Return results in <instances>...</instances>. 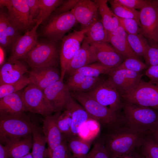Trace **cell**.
Listing matches in <instances>:
<instances>
[{
	"label": "cell",
	"mask_w": 158,
	"mask_h": 158,
	"mask_svg": "<svg viewBox=\"0 0 158 158\" xmlns=\"http://www.w3.org/2000/svg\"><path fill=\"white\" fill-rule=\"evenodd\" d=\"M145 134L128 127L118 128L108 136L105 148L110 158H119L134 151L142 146Z\"/></svg>",
	"instance_id": "obj_1"
},
{
	"label": "cell",
	"mask_w": 158,
	"mask_h": 158,
	"mask_svg": "<svg viewBox=\"0 0 158 158\" xmlns=\"http://www.w3.org/2000/svg\"><path fill=\"white\" fill-rule=\"evenodd\" d=\"M72 97L78 101L93 119L100 124L114 128L125 122L124 117L117 112L100 104L86 92H71Z\"/></svg>",
	"instance_id": "obj_2"
},
{
	"label": "cell",
	"mask_w": 158,
	"mask_h": 158,
	"mask_svg": "<svg viewBox=\"0 0 158 158\" xmlns=\"http://www.w3.org/2000/svg\"><path fill=\"white\" fill-rule=\"evenodd\" d=\"M123 107L125 122L135 131L149 134L158 124V112L152 108L128 102Z\"/></svg>",
	"instance_id": "obj_3"
},
{
	"label": "cell",
	"mask_w": 158,
	"mask_h": 158,
	"mask_svg": "<svg viewBox=\"0 0 158 158\" xmlns=\"http://www.w3.org/2000/svg\"><path fill=\"white\" fill-rule=\"evenodd\" d=\"M32 117L25 113L17 116H0V143L5 145L32 133Z\"/></svg>",
	"instance_id": "obj_4"
},
{
	"label": "cell",
	"mask_w": 158,
	"mask_h": 158,
	"mask_svg": "<svg viewBox=\"0 0 158 158\" xmlns=\"http://www.w3.org/2000/svg\"><path fill=\"white\" fill-rule=\"evenodd\" d=\"M127 102L158 110V80L140 81L121 95Z\"/></svg>",
	"instance_id": "obj_5"
},
{
	"label": "cell",
	"mask_w": 158,
	"mask_h": 158,
	"mask_svg": "<svg viewBox=\"0 0 158 158\" xmlns=\"http://www.w3.org/2000/svg\"><path fill=\"white\" fill-rule=\"evenodd\" d=\"M58 50L53 41L38 42L24 59L31 69L45 67H56Z\"/></svg>",
	"instance_id": "obj_6"
},
{
	"label": "cell",
	"mask_w": 158,
	"mask_h": 158,
	"mask_svg": "<svg viewBox=\"0 0 158 158\" xmlns=\"http://www.w3.org/2000/svg\"><path fill=\"white\" fill-rule=\"evenodd\" d=\"M89 28L80 31L75 30L61 40L60 53L61 79L63 80L70 62L80 49Z\"/></svg>",
	"instance_id": "obj_7"
},
{
	"label": "cell",
	"mask_w": 158,
	"mask_h": 158,
	"mask_svg": "<svg viewBox=\"0 0 158 158\" xmlns=\"http://www.w3.org/2000/svg\"><path fill=\"white\" fill-rule=\"evenodd\" d=\"M25 111L40 114L44 117L54 112L44 90L31 83L23 91Z\"/></svg>",
	"instance_id": "obj_8"
},
{
	"label": "cell",
	"mask_w": 158,
	"mask_h": 158,
	"mask_svg": "<svg viewBox=\"0 0 158 158\" xmlns=\"http://www.w3.org/2000/svg\"><path fill=\"white\" fill-rule=\"evenodd\" d=\"M73 9L54 16L44 27L43 32L44 36L55 42L62 40L66 33L77 22Z\"/></svg>",
	"instance_id": "obj_9"
},
{
	"label": "cell",
	"mask_w": 158,
	"mask_h": 158,
	"mask_svg": "<svg viewBox=\"0 0 158 158\" xmlns=\"http://www.w3.org/2000/svg\"><path fill=\"white\" fill-rule=\"evenodd\" d=\"M0 8L6 7L11 22L20 31L27 30L34 22L26 0H0Z\"/></svg>",
	"instance_id": "obj_10"
},
{
	"label": "cell",
	"mask_w": 158,
	"mask_h": 158,
	"mask_svg": "<svg viewBox=\"0 0 158 158\" xmlns=\"http://www.w3.org/2000/svg\"><path fill=\"white\" fill-rule=\"evenodd\" d=\"M102 105L117 112L121 107L120 95L108 79L102 80L92 90L87 92Z\"/></svg>",
	"instance_id": "obj_11"
},
{
	"label": "cell",
	"mask_w": 158,
	"mask_h": 158,
	"mask_svg": "<svg viewBox=\"0 0 158 158\" xmlns=\"http://www.w3.org/2000/svg\"><path fill=\"white\" fill-rule=\"evenodd\" d=\"M140 34L145 37L158 41V7L154 0L149 2L139 12Z\"/></svg>",
	"instance_id": "obj_12"
},
{
	"label": "cell",
	"mask_w": 158,
	"mask_h": 158,
	"mask_svg": "<svg viewBox=\"0 0 158 158\" xmlns=\"http://www.w3.org/2000/svg\"><path fill=\"white\" fill-rule=\"evenodd\" d=\"M43 90L54 112L66 110L72 97L71 92L61 79Z\"/></svg>",
	"instance_id": "obj_13"
},
{
	"label": "cell",
	"mask_w": 158,
	"mask_h": 158,
	"mask_svg": "<svg viewBox=\"0 0 158 158\" xmlns=\"http://www.w3.org/2000/svg\"><path fill=\"white\" fill-rule=\"evenodd\" d=\"M90 45L95 62L113 69L123 62L122 56L110 43L104 42Z\"/></svg>",
	"instance_id": "obj_14"
},
{
	"label": "cell",
	"mask_w": 158,
	"mask_h": 158,
	"mask_svg": "<svg viewBox=\"0 0 158 158\" xmlns=\"http://www.w3.org/2000/svg\"><path fill=\"white\" fill-rule=\"evenodd\" d=\"M73 9L74 16L80 25L81 30L89 28L99 19L97 0H79Z\"/></svg>",
	"instance_id": "obj_15"
},
{
	"label": "cell",
	"mask_w": 158,
	"mask_h": 158,
	"mask_svg": "<svg viewBox=\"0 0 158 158\" xmlns=\"http://www.w3.org/2000/svg\"><path fill=\"white\" fill-rule=\"evenodd\" d=\"M107 75L108 79L115 86L120 96L136 85L140 81L143 75L140 72L116 68Z\"/></svg>",
	"instance_id": "obj_16"
},
{
	"label": "cell",
	"mask_w": 158,
	"mask_h": 158,
	"mask_svg": "<svg viewBox=\"0 0 158 158\" xmlns=\"http://www.w3.org/2000/svg\"><path fill=\"white\" fill-rule=\"evenodd\" d=\"M42 23L40 21L30 30H28L21 36L12 46L11 52L8 60L24 59L38 42L37 29Z\"/></svg>",
	"instance_id": "obj_17"
},
{
	"label": "cell",
	"mask_w": 158,
	"mask_h": 158,
	"mask_svg": "<svg viewBox=\"0 0 158 158\" xmlns=\"http://www.w3.org/2000/svg\"><path fill=\"white\" fill-rule=\"evenodd\" d=\"M61 114V111L56 112L54 115L44 117L43 121L42 130L47 140V148L50 154L65 139L57 123L58 118Z\"/></svg>",
	"instance_id": "obj_18"
},
{
	"label": "cell",
	"mask_w": 158,
	"mask_h": 158,
	"mask_svg": "<svg viewBox=\"0 0 158 158\" xmlns=\"http://www.w3.org/2000/svg\"><path fill=\"white\" fill-rule=\"evenodd\" d=\"M28 73L31 83L43 90L61 79V73L55 67L32 69Z\"/></svg>",
	"instance_id": "obj_19"
},
{
	"label": "cell",
	"mask_w": 158,
	"mask_h": 158,
	"mask_svg": "<svg viewBox=\"0 0 158 158\" xmlns=\"http://www.w3.org/2000/svg\"><path fill=\"white\" fill-rule=\"evenodd\" d=\"M28 71L24 63L19 60H8L1 67L0 85L15 82Z\"/></svg>",
	"instance_id": "obj_20"
},
{
	"label": "cell",
	"mask_w": 158,
	"mask_h": 158,
	"mask_svg": "<svg viewBox=\"0 0 158 158\" xmlns=\"http://www.w3.org/2000/svg\"><path fill=\"white\" fill-rule=\"evenodd\" d=\"M22 93L20 90L0 99V116H17L25 113Z\"/></svg>",
	"instance_id": "obj_21"
},
{
	"label": "cell",
	"mask_w": 158,
	"mask_h": 158,
	"mask_svg": "<svg viewBox=\"0 0 158 158\" xmlns=\"http://www.w3.org/2000/svg\"><path fill=\"white\" fill-rule=\"evenodd\" d=\"M108 33V41L125 60L130 58L138 59L130 48L127 39V33L121 25L114 31Z\"/></svg>",
	"instance_id": "obj_22"
},
{
	"label": "cell",
	"mask_w": 158,
	"mask_h": 158,
	"mask_svg": "<svg viewBox=\"0 0 158 158\" xmlns=\"http://www.w3.org/2000/svg\"><path fill=\"white\" fill-rule=\"evenodd\" d=\"M95 62L91 46L84 39L80 49L70 62L66 74L69 75L78 69Z\"/></svg>",
	"instance_id": "obj_23"
},
{
	"label": "cell",
	"mask_w": 158,
	"mask_h": 158,
	"mask_svg": "<svg viewBox=\"0 0 158 158\" xmlns=\"http://www.w3.org/2000/svg\"><path fill=\"white\" fill-rule=\"evenodd\" d=\"M66 109L71 112L72 116L71 132L68 138L78 136L82 126L88 120L93 118L83 107L76 102L73 97L68 105Z\"/></svg>",
	"instance_id": "obj_24"
},
{
	"label": "cell",
	"mask_w": 158,
	"mask_h": 158,
	"mask_svg": "<svg viewBox=\"0 0 158 158\" xmlns=\"http://www.w3.org/2000/svg\"><path fill=\"white\" fill-rule=\"evenodd\" d=\"M33 127L32 151L33 158H50L49 151L46 147L47 140L37 121L32 118Z\"/></svg>",
	"instance_id": "obj_25"
},
{
	"label": "cell",
	"mask_w": 158,
	"mask_h": 158,
	"mask_svg": "<svg viewBox=\"0 0 158 158\" xmlns=\"http://www.w3.org/2000/svg\"><path fill=\"white\" fill-rule=\"evenodd\" d=\"M4 146L8 152V158H19L29 153L32 146V133L21 139L10 142Z\"/></svg>",
	"instance_id": "obj_26"
},
{
	"label": "cell",
	"mask_w": 158,
	"mask_h": 158,
	"mask_svg": "<svg viewBox=\"0 0 158 158\" xmlns=\"http://www.w3.org/2000/svg\"><path fill=\"white\" fill-rule=\"evenodd\" d=\"M97 1L99 4V11L104 28L109 32H114L120 25L117 17L108 7L107 0Z\"/></svg>",
	"instance_id": "obj_27"
},
{
	"label": "cell",
	"mask_w": 158,
	"mask_h": 158,
	"mask_svg": "<svg viewBox=\"0 0 158 158\" xmlns=\"http://www.w3.org/2000/svg\"><path fill=\"white\" fill-rule=\"evenodd\" d=\"M84 39L90 45L108 42V32L104 28L101 19H99L90 27Z\"/></svg>",
	"instance_id": "obj_28"
},
{
	"label": "cell",
	"mask_w": 158,
	"mask_h": 158,
	"mask_svg": "<svg viewBox=\"0 0 158 158\" xmlns=\"http://www.w3.org/2000/svg\"><path fill=\"white\" fill-rule=\"evenodd\" d=\"M66 140L68 147L75 158H84L88 153L93 142L85 140L79 136Z\"/></svg>",
	"instance_id": "obj_29"
},
{
	"label": "cell",
	"mask_w": 158,
	"mask_h": 158,
	"mask_svg": "<svg viewBox=\"0 0 158 158\" xmlns=\"http://www.w3.org/2000/svg\"><path fill=\"white\" fill-rule=\"evenodd\" d=\"M100 125L93 118L89 119L81 127L78 136L85 140L93 141L99 133Z\"/></svg>",
	"instance_id": "obj_30"
},
{
	"label": "cell",
	"mask_w": 158,
	"mask_h": 158,
	"mask_svg": "<svg viewBox=\"0 0 158 158\" xmlns=\"http://www.w3.org/2000/svg\"><path fill=\"white\" fill-rule=\"evenodd\" d=\"M127 39L133 52L138 56L143 57L150 46L145 37L141 34L137 35L127 34Z\"/></svg>",
	"instance_id": "obj_31"
},
{
	"label": "cell",
	"mask_w": 158,
	"mask_h": 158,
	"mask_svg": "<svg viewBox=\"0 0 158 158\" xmlns=\"http://www.w3.org/2000/svg\"><path fill=\"white\" fill-rule=\"evenodd\" d=\"M65 1L62 0H39L40 11L35 20L37 22L46 20L51 13L62 4Z\"/></svg>",
	"instance_id": "obj_32"
},
{
	"label": "cell",
	"mask_w": 158,
	"mask_h": 158,
	"mask_svg": "<svg viewBox=\"0 0 158 158\" xmlns=\"http://www.w3.org/2000/svg\"><path fill=\"white\" fill-rule=\"evenodd\" d=\"M112 11L118 17L122 18L134 19L140 23L139 12L121 5L114 0L109 1Z\"/></svg>",
	"instance_id": "obj_33"
},
{
	"label": "cell",
	"mask_w": 158,
	"mask_h": 158,
	"mask_svg": "<svg viewBox=\"0 0 158 158\" xmlns=\"http://www.w3.org/2000/svg\"><path fill=\"white\" fill-rule=\"evenodd\" d=\"M31 83L29 77L24 75L20 79L15 82L0 85V99L20 91Z\"/></svg>",
	"instance_id": "obj_34"
},
{
	"label": "cell",
	"mask_w": 158,
	"mask_h": 158,
	"mask_svg": "<svg viewBox=\"0 0 158 158\" xmlns=\"http://www.w3.org/2000/svg\"><path fill=\"white\" fill-rule=\"evenodd\" d=\"M20 31L11 22L3 34L0 36V46L3 48L13 46L21 36Z\"/></svg>",
	"instance_id": "obj_35"
},
{
	"label": "cell",
	"mask_w": 158,
	"mask_h": 158,
	"mask_svg": "<svg viewBox=\"0 0 158 158\" xmlns=\"http://www.w3.org/2000/svg\"><path fill=\"white\" fill-rule=\"evenodd\" d=\"M113 69L108 68L97 62L83 66L75 72L80 73L85 76L97 77L101 74H108Z\"/></svg>",
	"instance_id": "obj_36"
},
{
	"label": "cell",
	"mask_w": 158,
	"mask_h": 158,
	"mask_svg": "<svg viewBox=\"0 0 158 158\" xmlns=\"http://www.w3.org/2000/svg\"><path fill=\"white\" fill-rule=\"evenodd\" d=\"M72 123V116L71 112L66 109L61 114L58 120V127L64 139L68 138L70 135Z\"/></svg>",
	"instance_id": "obj_37"
},
{
	"label": "cell",
	"mask_w": 158,
	"mask_h": 158,
	"mask_svg": "<svg viewBox=\"0 0 158 158\" xmlns=\"http://www.w3.org/2000/svg\"><path fill=\"white\" fill-rule=\"evenodd\" d=\"M142 146V155L145 158H158V144L150 136L146 137Z\"/></svg>",
	"instance_id": "obj_38"
},
{
	"label": "cell",
	"mask_w": 158,
	"mask_h": 158,
	"mask_svg": "<svg viewBox=\"0 0 158 158\" xmlns=\"http://www.w3.org/2000/svg\"><path fill=\"white\" fill-rule=\"evenodd\" d=\"M148 66L138 59L130 58L124 60L120 65L116 68L140 73L142 70L147 68Z\"/></svg>",
	"instance_id": "obj_39"
},
{
	"label": "cell",
	"mask_w": 158,
	"mask_h": 158,
	"mask_svg": "<svg viewBox=\"0 0 158 158\" xmlns=\"http://www.w3.org/2000/svg\"><path fill=\"white\" fill-rule=\"evenodd\" d=\"M117 17L121 25L128 34H140V23L134 19Z\"/></svg>",
	"instance_id": "obj_40"
},
{
	"label": "cell",
	"mask_w": 158,
	"mask_h": 158,
	"mask_svg": "<svg viewBox=\"0 0 158 158\" xmlns=\"http://www.w3.org/2000/svg\"><path fill=\"white\" fill-rule=\"evenodd\" d=\"M102 80L99 77L85 76L82 82L72 92L87 93L95 87Z\"/></svg>",
	"instance_id": "obj_41"
},
{
	"label": "cell",
	"mask_w": 158,
	"mask_h": 158,
	"mask_svg": "<svg viewBox=\"0 0 158 158\" xmlns=\"http://www.w3.org/2000/svg\"><path fill=\"white\" fill-rule=\"evenodd\" d=\"M84 158H110L105 148L104 144L97 141L93 147Z\"/></svg>",
	"instance_id": "obj_42"
},
{
	"label": "cell",
	"mask_w": 158,
	"mask_h": 158,
	"mask_svg": "<svg viewBox=\"0 0 158 158\" xmlns=\"http://www.w3.org/2000/svg\"><path fill=\"white\" fill-rule=\"evenodd\" d=\"M50 155V158H75L68 147L66 139L53 150Z\"/></svg>",
	"instance_id": "obj_43"
},
{
	"label": "cell",
	"mask_w": 158,
	"mask_h": 158,
	"mask_svg": "<svg viewBox=\"0 0 158 158\" xmlns=\"http://www.w3.org/2000/svg\"><path fill=\"white\" fill-rule=\"evenodd\" d=\"M146 63L150 66L158 64V45L150 46L143 57Z\"/></svg>",
	"instance_id": "obj_44"
},
{
	"label": "cell",
	"mask_w": 158,
	"mask_h": 158,
	"mask_svg": "<svg viewBox=\"0 0 158 158\" xmlns=\"http://www.w3.org/2000/svg\"><path fill=\"white\" fill-rule=\"evenodd\" d=\"M66 83L67 87L70 92L79 85L83 81L85 76L82 74L75 72L69 75Z\"/></svg>",
	"instance_id": "obj_45"
},
{
	"label": "cell",
	"mask_w": 158,
	"mask_h": 158,
	"mask_svg": "<svg viewBox=\"0 0 158 158\" xmlns=\"http://www.w3.org/2000/svg\"><path fill=\"white\" fill-rule=\"evenodd\" d=\"M118 4L128 8L136 10L141 9L149 1L146 0H114Z\"/></svg>",
	"instance_id": "obj_46"
},
{
	"label": "cell",
	"mask_w": 158,
	"mask_h": 158,
	"mask_svg": "<svg viewBox=\"0 0 158 158\" xmlns=\"http://www.w3.org/2000/svg\"><path fill=\"white\" fill-rule=\"evenodd\" d=\"M29 8L30 15L33 20H35L38 16L40 11L39 0H26Z\"/></svg>",
	"instance_id": "obj_47"
},
{
	"label": "cell",
	"mask_w": 158,
	"mask_h": 158,
	"mask_svg": "<svg viewBox=\"0 0 158 158\" xmlns=\"http://www.w3.org/2000/svg\"><path fill=\"white\" fill-rule=\"evenodd\" d=\"M11 23L8 13L5 12L2 8L0 11V36L1 35Z\"/></svg>",
	"instance_id": "obj_48"
},
{
	"label": "cell",
	"mask_w": 158,
	"mask_h": 158,
	"mask_svg": "<svg viewBox=\"0 0 158 158\" xmlns=\"http://www.w3.org/2000/svg\"><path fill=\"white\" fill-rule=\"evenodd\" d=\"M79 0H70L65 1L55 10L57 14L69 11L74 8Z\"/></svg>",
	"instance_id": "obj_49"
},
{
	"label": "cell",
	"mask_w": 158,
	"mask_h": 158,
	"mask_svg": "<svg viewBox=\"0 0 158 158\" xmlns=\"http://www.w3.org/2000/svg\"><path fill=\"white\" fill-rule=\"evenodd\" d=\"M145 74L150 80H158V64L150 66L146 71Z\"/></svg>",
	"instance_id": "obj_50"
},
{
	"label": "cell",
	"mask_w": 158,
	"mask_h": 158,
	"mask_svg": "<svg viewBox=\"0 0 158 158\" xmlns=\"http://www.w3.org/2000/svg\"><path fill=\"white\" fill-rule=\"evenodd\" d=\"M150 137L158 144V124L151 130Z\"/></svg>",
	"instance_id": "obj_51"
},
{
	"label": "cell",
	"mask_w": 158,
	"mask_h": 158,
	"mask_svg": "<svg viewBox=\"0 0 158 158\" xmlns=\"http://www.w3.org/2000/svg\"><path fill=\"white\" fill-rule=\"evenodd\" d=\"M0 158H8L7 150L5 146L0 143Z\"/></svg>",
	"instance_id": "obj_52"
},
{
	"label": "cell",
	"mask_w": 158,
	"mask_h": 158,
	"mask_svg": "<svg viewBox=\"0 0 158 158\" xmlns=\"http://www.w3.org/2000/svg\"><path fill=\"white\" fill-rule=\"evenodd\" d=\"M141 157L142 155L139 154L134 151L119 158H141Z\"/></svg>",
	"instance_id": "obj_53"
},
{
	"label": "cell",
	"mask_w": 158,
	"mask_h": 158,
	"mask_svg": "<svg viewBox=\"0 0 158 158\" xmlns=\"http://www.w3.org/2000/svg\"><path fill=\"white\" fill-rule=\"evenodd\" d=\"M0 65L1 67L5 62V52L4 48L0 46Z\"/></svg>",
	"instance_id": "obj_54"
},
{
	"label": "cell",
	"mask_w": 158,
	"mask_h": 158,
	"mask_svg": "<svg viewBox=\"0 0 158 158\" xmlns=\"http://www.w3.org/2000/svg\"><path fill=\"white\" fill-rule=\"evenodd\" d=\"M19 158H33L31 153H29L27 155Z\"/></svg>",
	"instance_id": "obj_55"
},
{
	"label": "cell",
	"mask_w": 158,
	"mask_h": 158,
	"mask_svg": "<svg viewBox=\"0 0 158 158\" xmlns=\"http://www.w3.org/2000/svg\"><path fill=\"white\" fill-rule=\"evenodd\" d=\"M154 1L158 7V0H154Z\"/></svg>",
	"instance_id": "obj_56"
},
{
	"label": "cell",
	"mask_w": 158,
	"mask_h": 158,
	"mask_svg": "<svg viewBox=\"0 0 158 158\" xmlns=\"http://www.w3.org/2000/svg\"><path fill=\"white\" fill-rule=\"evenodd\" d=\"M157 39L158 41V32L157 35Z\"/></svg>",
	"instance_id": "obj_57"
},
{
	"label": "cell",
	"mask_w": 158,
	"mask_h": 158,
	"mask_svg": "<svg viewBox=\"0 0 158 158\" xmlns=\"http://www.w3.org/2000/svg\"><path fill=\"white\" fill-rule=\"evenodd\" d=\"M141 158H145L142 155Z\"/></svg>",
	"instance_id": "obj_58"
}]
</instances>
